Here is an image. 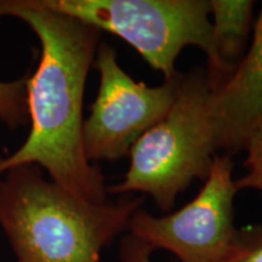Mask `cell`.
<instances>
[{
  "mask_svg": "<svg viewBox=\"0 0 262 262\" xmlns=\"http://www.w3.org/2000/svg\"><path fill=\"white\" fill-rule=\"evenodd\" d=\"M4 17L21 19L34 32L40 58L35 71L26 74L31 130L17 149L0 156V175L34 164L74 195L106 202L102 172L88 160L83 145L85 85L102 33L38 0H0V18Z\"/></svg>",
  "mask_w": 262,
  "mask_h": 262,
  "instance_id": "obj_1",
  "label": "cell"
},
{
  "mask_svg": "<svg viewBox=\"0 0 262 262\" xmlns=\"http://www.w3.org/2000/svg\"><path fill=\"white\" fill-rule=\"evenodd\" d=\"M141 204L140 198L85 201L34 164L0 175V229L16 262H101Z\"/></svg>",
  "mask_w": 262,
  "mask_h": 262,
  "instance_id": "obj_2",
  "label": "cell"
},
{
  "mask_svg": "<svg viewBox=\"0 0 262 262\" xmlns=\"http://www.w3.org/2000/svg\"><path fill=\"white\" fill-rule=\"evenodd\" d=\"M209 97L205 71L195 68L181 74L171 108L136 141L123 181L107 187V193H146L162 210L170 211L176 196L193 180L205 181L216 156L208 117Z\"/></svg>",
  "mask_w": 262,
  "mask_h": 262,
  "instance_id": "obj_3",
  "label": "cell"
},
{
  "mask_svg": "<svg viewBox=\"0 0 262 262\" xmlns=\"http://www.w3.org/2000/svg\"><path fill=\"white\" fill-rule=\"evenodd\" d=\"M42 6L108 32L131 45L165 79L178 75L186 47L209 54L210 0H38Z\"/></svg>",
  "mask_w": 262,
  "mask_h": 262,
  "instance_id": "obj_4",
  "label": "cell"
},
{
  "mask_svg": "<svg viewBox=\"0 0 262 262\" xmlns=\"http://www.w3.org/2000/svg\"><path fill=\"white\" fill-rule=\"evenodd\" d=\"M94 67L100 85L90 116L84 120V152L93 164L117 162L129 156L136 141L166 116L178 95L181 74L159 86L134 80L107 42L98 45Z\"/></svg>",
  "mask_w": 262,
  "mask_h": 262,
  "instance_id": "obj_5",
  "label": "cell"
},
{
  "mask_svg": "<svg viewBox=\"0 0 262 262\" xmlns=\"http://www.w3.org/2000/svg\"><path fill=\"white\" fill-rule=\"evenodd\" d=\"M229 156H215L198 194L178 211L155 216L142 209L131 217L130 235L150 250H165L178 262H225L233 242V202L238 189Z\"/></svg>",
  "mask_w": 262,
  "mask_h": 262,
  "instance_id": "obj_6",
  "label": "cell"
},
{
  "mask_svg": "<svg viewBox=\"0 0 262 262\" xmlns=\"http://www.w3.org/2000/svg\"><path fill=\"white\" fill-rule=\"evenodd\" d=\"M208 117L216 149H245L262 129V9L247 54L220 89L210 91Z\"/></svg>",
  "mask_w": 262,
  "mask_h": 262,
  "instance_id": "obj_7",
  "label": "cell"
},
{
  "mask_svg": "<svg viewBox=\"0 0 262 262\" xmlns=\"http://www.w3.org/2000/svg\"><path fill=\"white\" fill-rule=\"evenodd\" d=\"M254 6L251 0H210L211 45L205 72L210 91L220 89L247 54Z\"/></svg>",
  "mask_w": 262,
  "mask_h": 262,
  "instance_id": "obj_8",
  "label": "cell"
},
{
  "mask_svg": "<svg viewBox=\"0 0 262 262\" xmlns=\"http://www.w3.org/2000/svg\"><path fill=\"white\" fill-rule=\"evenodd\" d=\"M0 122L12 130L29 124L26 75L11 81L0 80Z\"/></svg>",
  "mask_w": 262,
  "mask_h": 262,
  "instance_id": "obj_9",
  "label": "cell"
},
{
  "mask_svg": "<svg viewBox=\"0 0 262 262\" xmlns=\"http://www.w3.org/2000/svg\"><path fill=\"white\" fill-rule=\"evenodd\" d=\"M225 262H262V226L237 229Z\"/></svg>",
  "mask_w": 262,
  "mask_h": 262,
  "instance_id": "obj_10",
  "label": "cell"
},
{
  "mask_svg": "<svg viewBox=\"0 0 262 262\" xmlns=\"http://www.w3.org/2000/svg\"><path fill=\"white\" fill-rule=\"evenodd\" d=\"M244 150H247L244 163L247 173L235 181V187L238 191L253 188L262 192V129L251 137Z\"/></svg>",
  "mask_w": 262,
  "mask_h": 262,
  "instance_id": "obj_11",
  "label": "cell"
},
{
  "mask_svg": "<svg viewBox=\"0 0 262 262\" xmlns=\"http://www.w3.org/2000/svg\"><path fill=\"white\" fill-rule=\"evenodd\" d=\"M152 253L153 251L148 247L130 234L125 235L120 244L119 255L122 262H152Z\"/></svg>",
  "mask_w": 262,
  "mask_h": 262,
  "instance_id": "obj_12",
  "label": "cell"
}]
</instances>
